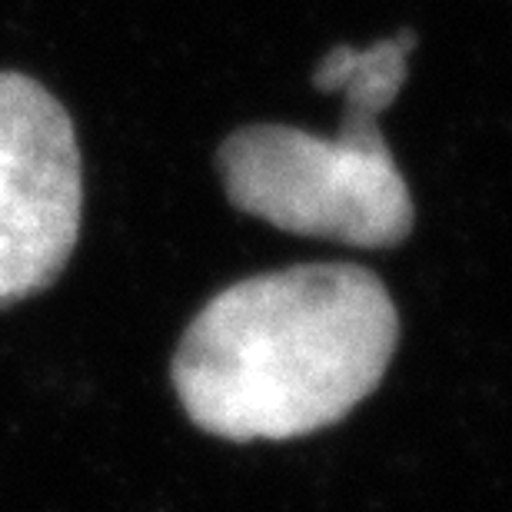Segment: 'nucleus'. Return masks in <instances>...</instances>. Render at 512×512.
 I'll return each mask as SVG.
<instances>
[{
	"instance_id": "f257e3e1",
	"label": "nucleus",
	"mask_w": 512,
	"mask_h": 512,
	"mask_svg": "<svg viewBox=\"0 0 512 512\" xmlns=\"http://www.w3.org/2000/svg\"><path fill=\"white\" fill-rule=\"evenodd\" d=\"M399 313L376 273L303 263L247 276L193 316L173 353V389L203 433L256 443L340 423L396 353Z\"/></svg>"
},
{
	"instance_id": "f03ea898",
	"label": "nucleus",
	"mask_w": 512,
	"mask_h": 512,
	"mask_svg": "<svg viewBox=\"0 0 512 512\" xmlns=\"http://www.w3.org/2000/svg\"><path fill=\"white\" fill-rule=\"evenodd\" d=\"M416 30L370 47L340 44L313 70V87L343 97L333 137L253 124L223 140L217 170L230 203L276 230L350 243L399 247L413 233V197L386 147L380 117L406 87Z\"/></svg>"
},
{
	"instance_id": "7ed1b4c3",
	"label": "nucleus",
	"mask_w": 512,
	"mask_h": 512,
	"mask_svg": "<svg viewBox=\"0 0 512 512\" xmlns=\"http://www.w3.org/2000/svg\"><path fill=\"white\" fill-rule=\"evenodd\" d=\"M74 120L34 77L0 70V310L47 290L80 237Z\"/></svg>"
}]
</instances>
